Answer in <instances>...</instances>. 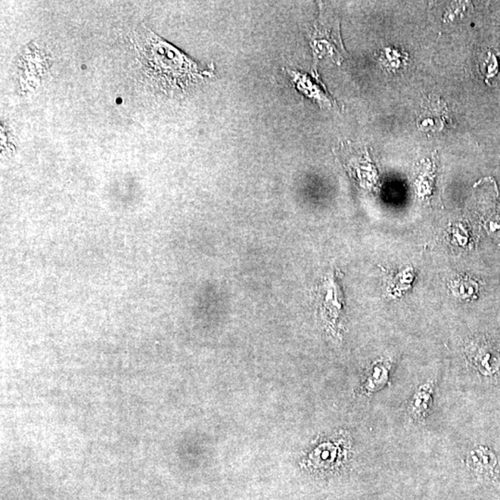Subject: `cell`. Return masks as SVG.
<instances>
[{"mask_svg": "<svg viewBox=\"0 0 500 500\" xmlns=\"http://www.w3.org/2000/svg\"><path fill=\"white\" fill-rule=\"evenodd\" d=\"M141 34L136 48L145 62L146 70L164 89L185 90L213 76V71L203 69L151 31Z\"/></svg>", "mask_w": 500, "mask_h": 500, "instance_id": "obj_1", "label": "cell"}, {"mask_svg": "<svg viewBox=\"0 0 500 500\" xmlns=\"http://www.w3.org/2000/svg\"><path fill=\"white\" fill-rule=\"evenodd\" d=\"M313 43L317 54L324 52L330 57L337 58L338 61L344 57L345 51L340 35V26L337 21H328L325 26V20H320L315 24Z\"/></svg>", "mask_w": 500, "mask_h": 500, "instance_id": "obj_2", "label": "cell"}, {"mask_svg": "<svg viewBox=\"0 0 500 500\" xmlns=\"http://www.w3.org/2000/svg\"><path fill=\"white\" fill-rule=\"evenodd\" d=\"M445 103L437 98H429L421 110L417 119L419 129L424 132H439L445 128L449 120Z\"/></svg>", "mask_w": 500, "mask_h": 500, "instance_id": "obj_3", "label": "cell"}, {"mask_svg": "<svg viewBox=\"0 0 500 500\" xmlns=\"http://www.w3.org/2000/svg\"><path fill=\"white\" fill-rule=\"evenodd\" d=\"M479 70L487 85L500 80V53L489 49L480 57Z\"/></svg>", "mask_w": 500, "mask_h": 500, "instance_id": "obj_4", "label": "cell"}, {"mask_svg": "<svg viewBox=\"0 0 500 500\" xmlns=\"http://www.w3.org/2000/svg\"><path fill=\"white\" fill-rule=\"evenodd\" d=\"M450 290L455 297L461 300H473L478 294L477 282L470 278H459L458 280L452 282Z\"/></svg>", "mask_w": 500, "mask_h": 500, "instance_id": "obj_5", "label": "cell"}, {"mask_svg": "<svg viewBox=\"0 0 500 500\" xmlns=\"http://www.w3.org/2000/svg\"><path fill=\"white\" fill-rule=\"evenodd\" d=\"M471 347L470 353H469L470 355L469 356L473 359L474 364L476 365L477 367L487 369L489 374L494 372L492 369L490 368L489 363H487L489 362H492L494 365L496 366V360L499 359H496V357L493 351L490 350L489 347H478V345H474V347L471 346Z\"/></svg>", "mask_w": 500, "mask_h": 500, "instance_id": "obj_6", "label": "cell"}, {"mask_svg": "<svg viewBox=\"0 0 500 500\" xmlns=\"http://www.w3.org/2000/svg\"><path fill=\"white\" fill-rule=\"evenodd\" d=\"M297 74V73H296ZM296 83L299 86L300 91L305 92V94L310 96V97H313L318 99L319 101L330 102L327 98V95L322 90L319 88V86H315V83L312 82L310 79H307V77H303L300 73L297 74Z\"/></svg>", "mask_w": 500, "mask_h": 500, "instance_id": "obj_7", "label": "cell"}, {"mask_svg": "<svg viewBox=\"0 0 500 500\" xmlns=\"http://www.w3.org/2000/svg\"><path fill=\"white\" fill-rule=\"evenodd\" d=\"M431 402L430 393L428 391H419L417 395L415 396L412 403L413 413L416 416L422 417V413H424L428 409V402Z\"/></svg>", "mask_w": 500, "mask_h": 500, "instance_id": "obj_8", "label": "cell"}, {"mask_svg": "<svg viewBox=\"0 0 500 500\" xmlns=\"http://www.w3.org/2000/svg\"><path fill=\"white\" fill-rule=\"evenodd\" d=\"M381 60L383 61L384 66L388 69H397L402 66V62L405 61L406 57L400 54L399 51L389 49V51H386V55L382 56Z\"/></svg>", "mask_w": 500, "mask_h": 500, "instance_id": "obj_9", "label": "cell"}]
</instances>
